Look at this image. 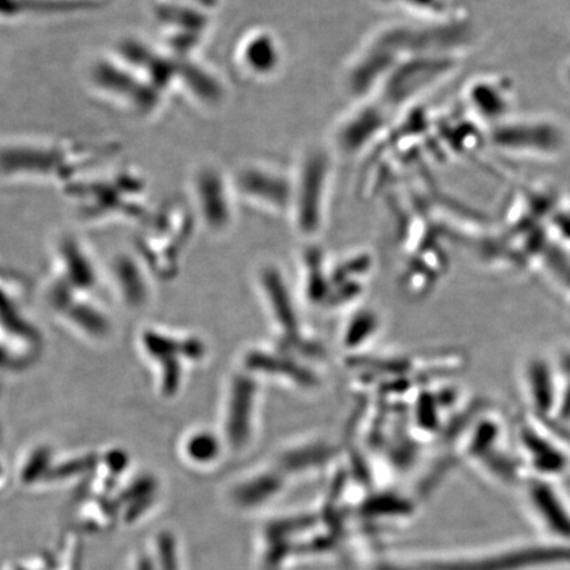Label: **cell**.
<instances>
[{
  "instance_id": "cell-1",
  "label": "cell",
  "mask_w": 570,
  "mask_h": 570,
  "mask_svg": "<svg viewBox=\"0 0 570 570\" xmlns=\"http://www.w3.org/2000/svg\"><path fill=\"white\" fill-rule=\"evenodd\" d=\"M117 140L48 132H11L0 137V183L12 187L62 191L92 170L119 159Z\"/></svg>"
},
{
  "instance_id": "cell-2",
  "label": "cell",
  "mask_w": 570,
  "mask_h": 570,
  "mask_svg": "<svg viewBox=\"0 0 570 570\" xmlns=\"http://www.w3.org/2000/svg\"><path fill=\"white\" fill-rule=\"evenodd\" d=\"M62 195L89 226L138 224L149 218L147 178L120 159L92 170Z\"/></svg>"
},
{
  "instance_id": "cell-3",
  "label": "cell",
  "mask_w": 570,
  "mask_h": 570,
  "mask_svg": "<svg viewBox=\"0 0 570 570\" xmlns=\"http://www.w3.org/2000/svg\"><path fill=\"white\" fill-rule=\"evenodd\" d=\"M85 87L97 102L138 120L158 119L169 104L145 77L112 51L97 52L85 68Z\"/></svg>"
},
{
  "instance_id": "cell-4",
  "label": "cell",
  "mask_w": 570,
  "mask_h": 570,
  "mask_svg": "<svg viewBox=\"0 0 570 570\" xmlns=\"http://www.w3.org/2000/svg\"><path fill=\"white\" fill-rule=\"evenodd\" d=\"M336 159L330 146L309 145L292 167L294 198L291 214L298 230L305 235L316 234L323 227L333 189Z\"/></svg>"
},
{
  "instance_id": "cell-5",
  "label": "cell",
  "mask_w": 570,
  "mask_h": 570,
  "mask_svg": "<svg viewBox=\"0 0 570 570\" xmlns=\"http://www.w3.org/2000/svg\"><path fill=\"white\" fill-rule=\"evenodd\" d=\"M487 140L499 153L519 159L552 160L566 154L570 138L559 119L514 114L489 128Z\"/></svg>"
},
{
  "instance_id": "cell-6",
  "label": "cell",
  "mask_w": 570,
  "mask_h": 570,
  "mask_svg": "<svg viewBox=\"0 0 570 570\" xmlns=\"http://www.w3.org/2000/svg\"><path fill=\"white\" fill-rule=\"evenodd\" d=\"M462 56L416 55L399 62L373 97L394 116L412 106L460 67Z\"/></svg>"
},
{
  "instance_id": "cell-7",
  "label": "cell",
  "mask_w": 570,
  "mask_h": 570,
  "mask_svg": "<svg viewBox=\"0 0 570 570\" xmlns=\"http://www.w3.org/2000/svg\"><path fill=\"white\" fill-rule=\"evenodd\" d=\"M230 175L238 199L269 213L291 214L294 198L292 168L254 160L242 163Z\"/></svg>"
},
{
  "instance_id": "cell-8",
  "label": "cell",
  "mask_w": 570,
  "mask_h": 570,
  "mask_svg": "<svg viewBox=\"0 0 570 570\" xmlns=\"http://www.w3.org/2000/svg\"><path fill=\"white\" fill-rule=\"evenodd\" d=\"M391 124L386 107L375 98L362 99L334 125L327 146L337 158H354L380 145Z\"/></svg>"
},
{
  "instance_id": "cell-9",
  "label": "cell",
  "mask_w": 570,
  "mask_h": 570,
  "mask_svg": "<svg viewBox=\"0 0 570 570\" xmlns=\"http://www.w3.org/2000/svg\"><path fill=\"white\" fill-rule=\"evenodd\" d=\"M189 194L199 218L209 230L229 229L238 199L230 173L213 161L198 163L189 176Z\"/></svg>"
},
{
  "instance_id": "cell-10",
  "label": "cell",
  "mask_w": 570,
  "mask_h": 570,
  "mask_svg": "<svg viewBox=\"0 0 570 570\" xmlns=\"http://www.w3.org/2000/svg\"><path fill=\"white\" fill-rule=\"evenodd\" d=\"M159 45L176 56H198L213 26V11L194 6L156 3Z\"/></svg>"
},
{
  "instance_id": "cell-11",
  "label": "cell",
  "mask_w": 570,
  "mask_h": 570,
  "mask_svg": "<svg viewBox=\"0 0 570 570\" xmlns=\"http://www.w3.org/2000/svg\"><path fill=\"white\" fill-rule=\"evenodd\" d=\"M234 66L253 82H268L282 73L285 48L273 30L255 27L240 36L233 53Z\"/></svg>"
},
{
  "instance_id": "cell-12",
  "label": "cell",
  "mask_w": 570,
  "mask_h": 570,
  "mask_svg": "<svg viewBox=\"0 0 570 570\" xmlns=\"http://www.w3.org/2000/svg\"><path fill=\"white\" fill-rule=\"evenodd\" d=\"M515 104L514 85L501 75L474 77L463 88V106L475 122L487 126V131L514 116Z\"/></svg>"
},
{
  "instance_id": "cell-13",
  "label": "cell",
  "mask_w": 570,
  "mask_h": 570,
  "mask_svg": "<svg viewBox=\"0 0 570 570\" xmlns=\"http://www.w3.org/2000/svg\"><path fill=\"white\" fill-rule=\"evenodd\" d=\"M227 91L224 78L198 56H178L175 98L197 107L199 110H218L226 102Z\"/></svg>"
},
{
  "instance_id": "cell-14",
  "label": "cell",
  "mask_w": 570,
  "mask_h": 570,
  "mask_svg": "<svg viewBox=\"0 0 570 570\" xmlns=\"http://www.w3.org/2000/svg\"><path fill=\"white\" fill-rule=\"evenodd\" d=\"M551 433V432H550ZM547 433L546 428L534 424V422H523L520 428V446L525 455L529 465L540 474V476H556L567 472L570 463L569 454L561 438H554Z\"/></svg>"
},
{
  "instance_id": "cell-15",
  "label": "cell",
  "mask_w": 570,
  "mask_h": 570,
  "mask_svg": "<svg viewBox=\"0 0 570 570\" xmlns=\"http://www.w3.org/2000/svg\"><path fill=\"white\" fill-rule=\"evenodd\" d=\"M570 562V548H529L484 556L482 559L440 564L436 570H524Z\"/></svg>"
},
{
  "instance_id": "cell-16",
  "label": "cell",
  "mask_w": 570,
  "mask_h": 570,
  "mask_svg": "<svg viewBox=\"0 0 570 570\" xmlns=\"http://www.w3.org/2000/svg\"><path fill=\"white\" fill-rule=\"evenodd\" d=\"M530 503L534 514L553 537L570 540V509L547 480L533 481L529 488Z\"/></svg>"
},
{
  "instance_id": "cell-17",
  "label": "cell",
  "mask_w": 570,
  "mask_h": 570,
  "mask_svg": "<svg viewBox=\"0 0 570 570\" xmlns=\"http://www.w3.org/2000/svg\"><path fill=\"white\" fill-rule=\"evenodd\" d=\"M106 0H0V20L68 16L97 10Z\"/></svg>"
},
{
  "instance_id": "cell-18",
  "label": "cell",
  "mask_w": 570,
  "mask_h": 570,
  "mask_svg": "<svg viewBox=\"0 0 570 570\" xmlns=\"http://www.w3.org/2000/svg\"><path fill=\"white\" fill-rule=\"evenodd\" d=\"M382 2L409 11L424 21L451 23V21L465 20L461 12L460 0H382Z\"/></svg>"
},
{
  "instance_id": "cell-19",
  "label": "cell",
  "mask_w": 570,
  "mask_h": 570,
  "mask_svg": "<svg viewBox=\"0 0 570 570\" xmlns=\"http://www.w3.org/2000/svg\"><path fill=\"white\" fill-rule=\"evenodd\" d=\"M130 258H118L112 262V282L118 288V294L127 304L139 305L146 301V288L141 285L138 267Z\"/></svg>"
},
{
  "instance_id": "cell-20",
  "label": "cell",
  "mask_w": 570,
  "mask_h": 570,
  "mask_svg": "<svg viewBox=\"0 0 570 570\" xmlns=\"http://www.w3.org/2000/svg\"><path fill=\"white\" fill-rule=\"evenodd\" d=\"M553 377L550 368L541 361H533L530 363V366L527 365L524 374L525 392L533 407H538L541 411L548 409V404L551 403L550 401L556 394V380L550 382Z\"/></svg>"
},
{
  "instance_id": "cell-21",
  "label": "cell",
  "mask_w": 570,
  "mask_h": 570,
  "mask_svg": "<svg viewBox=\"0 0 570 570\" xmlns=\"http://www.w3.org/2000/svg\"><path fill=\"white\" fill-rule=\"evenodd\" d=\"M218 445L209 434L198 433L189 438L185 452L191 461L195 462H209L217 458Z\"/></svg>"
},
{
  "instance_id": "cell-22",
  "label": "cell",
  "mask_w": 570,
  "mask_h": 570,
  "mask_svg": "<svg viewBox=\"0 0 570 570\" xmlns=\"http://www.w3.org/2000/svg\"><path fill=\"white\" fill-rule=\"evenodd\" d=\"M156 3L194 6L199 7V9L214 11L217 0H156Z\"/></svg>"
},
{
  "instance_id": "cell-23",
  "label": "cell",
  "mask_w": 570,
  "mask_h": 570,
  "mask_svg": "<svg viewBox=\"0 0 570 570\" xmlns=\"http://www.w3.org/2000/svg\"><path fill=\"white\" fill-rule=\"evenodd\" d=\"M561 78L562 82L567 85L570 89V59L564 63V67L561 69Z\"/></svg>"
}]
</instances>
